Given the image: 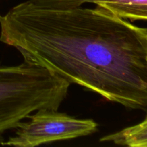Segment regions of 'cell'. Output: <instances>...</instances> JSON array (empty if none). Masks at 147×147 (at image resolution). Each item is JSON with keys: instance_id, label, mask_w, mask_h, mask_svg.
<instances>
[{"instance_id": "6da1fadb", "label": "cell", "mask_w": 147, "mask_h": 147, "mask_svg": "<svg viewBox=\"0 0 147 147\" xmlns=\"http://www.w3.org/2000/svg\"><path fill=\"white\" fill-rule=\"evenodd\" d=\"M92 0H28L0 17L24 60L147 116V34Z\"/></svg>"}, {"instance_id": "277c9868", "label": "cell", "mask_w": 147, "mask_h": 147, "mask_svg": "<svg viewBox=\"0 0 147 147\" xmlns=\"http://www.w3.org/2000/svg\"><path fill=\"white\" fill-rule=\"evenodd\" d=\"M92 3L120 18L147 20V0H92Z\"/></svg>"}, {"instance_id": "52a82bcc", "label": "cell", "mask_w": 147, "mask_h": 147, "mask_svg": "<svg viewBox=\"0 0 147 147\" xmlns=\"http://www.w3.org/2000/svg\"><path fill=\"white\" fill-rule=\"evenodd\" d=\"M0 17H1V15H0Z\"/></svg>"}, {"instance_id": "8992f818", "label": "cell", "mask_w": 147, "mask_h": 147, "mask_svg": "<svg viewBox=\"0 0 147 147\" xmlns=\"http://www.w3.org/2000/svg\"><path fill=\"white\" fill-rule=\"evenodd\" d=\"M145 30H146V34H147V28H145Z\"/></svg>"}, {"instance_id": "7a4b0ae2", "label": "cell", "mask_w": 147, "mask_h": 147, "mask_svg": "<svg viewBox=\"0 0 147 147\" xmlns=\"http://www.w3.org/2000/svg\"><path fill=\"white\" fill-rule=\"evenodd\" d=\"M70 85L54 72L28 60L0 67V144L4 132L16 129L33 112L57 110Z\"/></svg>"}, {"instance_id": "5b68a950", "label": "cell", "mask_w": 147, "mask_h": 147, "mask_svg": "<svg viewBox=\"0 0 147 147\" xmlns=\"http://www.w3.org/2000/svg\"><path fill=\"white\" fill-rule=\"evenodd\" d=\"M100 140L103 142H112L121 146L147 147V116L141 123L120 131L106 135Z\"/></svg>"}, {"instance_id": "3957f363", "label": "cell", "mask_w": 147, "mask_h": 147, "mask_svg": "<svg viewBox=\"0 0 147 147\" xmlns=\"http://www.w3.org/2000/svg\"><path fill=\"white\" fill-rule=\"evenodd\" d=\"M27 118L30 120L21 122L16 128L15 135L1 145L34 147L88 136L98 130V124L93 120L76 119L53 109H40Z\"/></svg>"}]
</instances>
